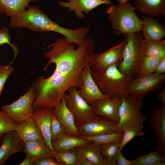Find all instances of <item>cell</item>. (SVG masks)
<instances>
[{"label":"cell","instance_id":"cell-1","mask_svg":"<svg viewBox=\"0 0 165 165\" xmlns=\"http://www.w3.org/2000/svg\"><path fill=\"white\" fill-rule=\"evenodd\" d=\"M94 39L90 36L86 38L77 48L65 38H57L56 41L47 46L51 50L43 55L49 61L43 70L46 71L52 63L55 70L49 77H43L45 86L56 97L62 99L68 89L75 86L80 88L82 86L80 73L82 69L90 63L95 54Z\"/></svg>","mask_w":165,"mask_h":165},{"label":"cell","instance_id":"cell-2","mask_svg":"<svg viewBox=\"0 0 165 165\" xmlns=\"http://www.w3.org/2000/svg\"><path fill=\"white\" fill-rule=\"evenodd\" d=\"M9 24L14 28H26L35 32L53 31L78 46L86 39L87 31L85 27L75 29L64 28L51 20L38 7L29 6L22 13L10 17Z\"/></svg>","mask_w":165,"mask_h":165},{"label":"cell","instance_id":"cell-3","mask_svg":"<svg viewBox=\"0 0 165 165\" xmlns=\"http://www.w3.org/2000/svg\"><path fill=\"white\" fill-rule=\"evenodd\" d=\"M91 74L101 91L110 98L127 96L128 89L134 78L121 72L116 64L99 72L92 70Z\"/></svg>","mask_w":165,"mask_h":165},{"label":"cell","instance_id":"cell-4","mask_svg":"<svg viewBox=\"0 0 165 165\" xmlns=\"http://www.w3.org/2000/svg\"><path fill=\"white\" fill-rule=\"evenodd\" d=\"M136 9L129 2L117 5H109L106 11L107 19L115 33L120 35L141 30L142 20L136 14Z\"/></svg>","mask_w":165,"mask_h":165},{"label":"cell","instance_id":"cell-5","mask_svg":"<svg viewBox=\"0 0 165 165\" xmlns=\"http://www.w3.org/2000/svg\"><path fill=\"white\" fill-rule=\"evenodd\" d=\"M127 43L122 54V60L118 65L120 71L136 78L140 65L145 57L146 42L139 32L126 34Z\"/></svg>","mask_w":165,"mask_h":165},{"label":"cell","instance_id":"cell-6","mask_svg":"<svg viewBox=\"0 0 165 165\" xmlns=\"http://www.w3.org/2000/svg\"><path fill=\"white\" fill-rule=\"evenodd\" d=\"M121 99L119 112V121L116 132H123L126 127L130 126L137 127L142 130L143 123L147 120L141 111L142 99L129 95Z\"/></svg>","mask_w":165,"mask_h":165},{"label":"cell","instance_id":"cell-7","mask_svg":"<svg viewBox=\"0 0 165 165\" xmlns=\"http://www.w3.org/2000/svg\"><path fill=\"white\" fill-rule=\"evenodd\" d=\"M35 97L34 88L31 85L17 100L10 104L2 105L1 108L18 124L31 117L34 111L33 104Z\"/></svg>","mask_w":165,"mask_h":165},{"label":"cell","instance_id":"cell-8","mask_svg":"<svg viewBox=\"0 0 165 165\" xmlns=\"http://www.w3.org/2000/svg\"><path fill=\"white\" fill-rule=\"evenodd\" d=\"M117 125L103 116L94 114L76 125L79 136H91L116 132Z\"/></svg>","mask_w":165,"mask_h":165},{"label":"cell","instance_id":"cell-9","mask_svg":"<svg viewBox=\"0 0 165 165\" xmlns=\"http://www.w3.org/2000/svg\"><path fill=\"white\" fill-rule=\"evenodd\" d=\"M165 81V74L154 72L140 78H134L128 90V95H132L143 99L150 92L157 90Z\"/></svg>","mask_w":165,"mask_h":165},{"label":"cell","instance_id":"cell-10","mask_svg":"<svg viewBox=\"0 0 165 165\" xmlns=\"http://www.w3.org/2000/svg\"><path fill=\"white\" fill-rule=\"evenodd\" d=\"M64 96L66 105L73 114L75 124L94 115L92 106L88 104L78 94L77 88L72 86Z\"/></svg>","mask_w":165,"mask_h":165},{"label":"cell","instance_id":"cell-11","mask_svg":"<svg viewBox=\"0 0 165 165\" xmlns=\"http://www.w3.org/2000/svg\"><path fill=\"white\" fill-rule=\"evenodd\" d=\"M126 43L125 38L103 53H95L90 63L92 71L99 72L104 71L113 64H116L118 66L122 60L123 52Z\"/></svg>","mask_w":165,"mask_h":165},{"label":"cell","instance_id":"cell-12","mask_svg":"<svg viewBox=\"0 0 165 165\" xmlns=\"http://www.w3.org/2000/svg\"><path fill=\"white\" fill-rule=\"evenodd\" d=\"M91 71L90 64L82 70L80 75L82 86L77 92L88 104L92 105L97 100H107L110 98L100 90L92 77Z\"/></svg>","mask_w":165,"mask_h":165},{"label":"cell","instance_id":"cell-13","mask_svg":"<svg viewBox=\"0 0 165 165\" xmlns=\"http://www.w3.org/2000/svg\"><path fill=\"white\" fill-rule=\"evenodd\" d=\"M25 145L15 130L4 133L0 145V165H4L13 154L24 152Z\"/></svg>","mask_w":165,"mask_h":165},{"label":"cell","instance_id":"cell-14","mask_svg":"<svg viewBox=\"0 0 165 165\" xmlns=\"http://www.w3.org/2000/svg\"><path fill=\"white\" fill-rule=\"evenodd\" d=\"M121 101V98L114 97L107 100H97L91 106L95 115L103 116L118 124L119 121V109Z\"/></svg>","mask_w":165,"mask_h":165},{"label":"cell","instance_id":"cell-15","mask_svg":"<svg viewBox=\"0 0 165 165\" xmlns=\"http://www.w3.org/2000/svg\"><path fill=\"white\" fill-rule=\"evenodd\" d=\"M68 2L58 1L59 5L63 8H68L69 11H73L78 19L85 16L83 13L88 14L91 11L102 4L110 5V0H66Z\"/></svg>","mask_w":165,"mask_h":165},{"label":"cell","instance_id":"cell-16","mask_svg":"<svg viewBox=\"0 0 165 165\" xmlns=\"http://www.w3.org/2000/svg\"><path fill=\"white\" fill-rule=\"evenodd\" d=\"M53 114V108L40 109L34 111L31 118L38 126L47 146L54 152L51 134V122Z\"/></svg>","mask_w":165,"mask_h":165},{"label":"cell","instance_id":"cell-17","mask_svg":"<svg viewBox=\"0 0 165 165\" xmlns=\"http://www.w3.org/2000/svg\"><path fill=\"white\" fill-rule=\"evenodd\" d=\"M53 113L64 128L66 134L75 137L79 136L74 116L67 107L63 97L54 107Z\"/></svg>","mask_w":165,"mask_h":165},{"label":"cell","instance_id":"cell-18","mask_svg":"<svg viewBox=\"0 0 165 165\" xmlns=\"http://www.w3.org/2000/svg\"><path fill=\"white\" fill-rule=\"evenodd\" d=\"M151 126L158 138L157 149L165 153V105L162 104L152 112Z\"/></svg>","mask_w":165,"mask_h":165},{"label":"cell","instance_id":"cell-19","mask_svg":"<svg viewBox=\"0 0 165 165\" xmlns=\"http://www.w3.org/2000/svg\"><path fill=\"white\" fill-rule=\"evenodd\" d=\"M141 31L146 42L162 40L165 36V28L158 20L142 16Z\"/></svg>","mask_w":165,"mask_h":165},{"label":"cell","instance_id":"cell-20","mask_svg":"<svg viewBox=\"0 0 165 165\" xmlns=\"http://www.w3.org/2000/svg\"><path fill=\"white\" fill-rule=\"evenodd\" d=\"M24 152L33 162L46 157H52L56 160L55 153L47 146L43 138L25 142Z\"/></svg>","mask_w":165,"mask_h":165},{"label":"cell","instance_id":"cell-21","mask_svg":"<svg viewBox=\"0 0 165 165\" xmlns=\"http://www.w3.org/2000/svg\"><path fill=\"white\" fill-rule=\"evenodd\" d=\"M91 140L79 137H75L65 133L52 142L54 152L66 151L75 148L89 142Z\"/></svg>","mask_w":165,"mask_h":165},{"label":"cell","instance_id":"cell-22","mask_svg":"<svg viewBox=\"0 0 165 165\" xmlns=\"http://www.w3.org/2000/svg\"><path fill=\"white\" fill-rule=\"evenodd\" d=\"M136 9L151 17L165 16V0H135Z\"/></svg>","mask_w":165,"mask_h":165},{"label":"cell","instance_id":"cell-23","mask_svg":"<svg viewBox=\"0 0 165 165\" xmlns=\"http://www.w3.org/2000/svg\"><path fill=\"white\" fill-rule=\"evenodd\" d=\"M15 131L25 142L43 138L38 126L31 117L18 124Z\"/></svg>","mask_w":165,"mask_h":165},{"label":"cell","instance_id":"cell-24","mask_svg":"<svg viewBox=\"0 0 165 165\" xmlns=\"http://www.w3.org/2000/svg\"><path fill=\"white\" fill-rule=\"evenodd\" d=\"M37 0H0V14L10 17L20 14L25 10L29 3Z\"/></svg>","mask_w":165,"mask_h":165},{"label":"cell","instance_id":"cell-25","mask_svg":"<svg viewBox=\"0 0 165 165\" xmlns=\"http://www.w3.org/2000/svg\"><path fill=\"white\" fill-rule=\"evenodd\" d=\"M75 148L81 156L93 165H102L103 159L100 154L98 145L93 142H89Z\"/></svg>","mask_w":165,"mask_h":165},{"label":"cell","instance_id":"cell-26","mask_svg":"<svg viewBox=\"0 0 165 165\" xmlns=\"http://www.w3.org/2000/svg\"><path fill=\"white\" fill-rule=\"evenodd\" d=\"M133 160L134 165H165V153L157 149L148 154L138 156Z\"/></svg>","mask_w":165,"mask_h":165},{"label":"cell","instance_id":"cell-27","mask_svg":"<svg viewBox=\"0 0 165 165\" xmlns=\"http://www.w3.org/2000/svg\"><path fill=\"white\" fill-rule=\"evenodd\" d=\"M164 57L145 56L139 67L136 78H141L154 72L157 66Z\"/></svg>","mask_w":165,"mask_h":165},{"label":"cell","instance_id":"cell-28","mask_svg":"<svg viewBox=\"0 0 165 165\" xmlns=\"http://www.w3.org/2000/svg\"><path fill=\"white\" fill-rule=\"evenodd\" d=\"M145 56L156 57H165V40L146 42Z\"/></svg>","mask_w":165,"mask_h":165},{"label":"cell","instance_id":"cell-29","mask_svg":"<svg viewBox=\"0 0 165 165\" xmlns=\"http://www.w3.org/2000/svg\"><path fill=\"white\" fill-rule=\"evenodd\" d=\"M123 132H114L91 136L79 137L91 140L97 145L116 142H120L123 135Z\"/></svg>","mask_w":165,"mask_h":165},{"label":"cell","instance_id":"cell-30","mask_svg":"<svg viewBox=\"0 0 165 165\" xmlns=\"http://www.w3.org/2000/svg\"><path fill=\"white\" fill-rule=\"evenodd\" d=\"M56 161L61 165H77L80 155L75 148L55 152Z\"/></svg>","mask_w":165,"mask_h":165},{"label":"cell","instance_id":"cell-31","mask_svg":"<svg viewBox=\"0 0 165 165\" xmlns=\"http://www.w3.org/2000/svg\"><path fill=\"white\" fill-rule=\"evenodd\" d=\"M120 142L103 144L98 145L101 156L104 160H115V156L119 149Z\"/></svg>","mask_w":165,"mask_h":165},{"label":"cell","instance_id":"cell-32","mask_svg":"<svg viewBox=\"0 0 165 165\" xmlns=\"http://www.w3.org/2000/svg\"><path fill=\"white\" fill-rule=\"evenodd\" d=\"M123 132V134L119 147L121 151L124 146L134 138L143 135L142 130L134 126H130L126 127Z\"/></svg>","mask_w":165,"mask_h":165},{"label":"cell","instance_id":"cell-33","mask_svg":"<svg viewBox=\"0 0 165 165\" xmlns=\"http://www.w3.org/2000/svg\"><path fill=\"white\" fill-rule=\"evenodd\" d=\"M17 123L8 114L0 111V132L15 130Z\"/></svg>","mask_w":165,"mask_h":165},{"label":"cell","instance_id":"cell-34","mask_svg":"<svg viewBox=\"0 0 165 165\" xmlns=\"http://www.w3.org/2000/svg\"><path fill=\"white\" fill-rule=\"evenodd\" d=\"M65 133L66 132L64 128L53 114L51 124V142Z\"/></svg>","mask_w":165,"mask_h":165},{"label":"cell","instance_id":"cell-35","mask_svg":"<svg viewBox=\"0 0 165 165\" xmlns=\"http://www.w3.org/2000/svg\"><path fill=\"white\" fill-rule=\"evenodd\" d=\"M11 40L9 29L6 27L0 29V46L5 44H9L13 51L14 53V58H15L19 53V51L18 46L11 43Z\"/></svg>","mask_w":165,"mask_h":165},{"label":"cell","instance_id":"cell-36","mask_svg":"<svg viewBox=\"0 0 165 165\" xmlns=\"http://www.w3.org/2000/svg\"><path fill=\"white\" fill-rule=\"evenodd\" d=\"M14 70L13 67L10 65H2L0 68V96L5 84L10 74Z\"/></svg>","mask_w":165,"mask_h":165},{"label":"cell","instance_id":"cell-37","mask_svg":"<svg viewBox=\"0 0 165 165\" xmlns=\"http://www.w3.org/2000/svg\"><path fill=\"white\" fill-rule=\"evenodd\" d=\"M117 165H134L133 160H129L125 157L119 149L116 153L115 157Z\"/></svg>","mask_w":165,"mask_h":165},{"label":"cell","instance_id":"cell-38","mask_svg":"<svg viewBox=\"0 0 165 165\" xmlns=\"http://www.w3.org/2000/svg\"><path fill=\"white\" fill-rule=\"evenodd\" d=\"M34 165H61L54 159L46 157L39 159L33 162Z\"/></svg>","mask_w":165,"mask_h":165},{"label":"cell","instance_id":"cell-39","mask_svg":"<svg viewBox=\"0 0 165 165\" xmlns=\"http://www.w3.org/2000/svg\"><path fill=\"white\" fill-rule=\"evenodd\" d=\"M154 72L163 74L165 73V57H164L157 66Z\"/></svg>","mask_w":165,"mask_h":165},{"label":"cell","instance_id":"cell-40","mask_svg":"<svg viewBox=\"0 0 165 165\" xmlns=\"http://www.w3.org/2000/svg\"><path fill=\"white\" fill-rule=\"evenodd\" d=\"M157 97L158 99L162 102V104L165 105V88L162 90L158 94Z\"/></svg>","mask_w":165,"mask_h":165},{"label":"cell","instance_id":"cell-41","mask_svg":"<svg viewBox=\"0 0 165 165\" xmlns=\"http://www.w3.org/2000/svg\"><path fill=\"white\" fill-rule=\"evenodd\" d=\"M77 165H93L91 163L80 155Z\"/></svg>","mask_w":165,"mask_h":165},{"label":"cell","instance_id":"cell-42","mask_svg":"<svg viewBox=\"0 0 165 165\" xmlns=\"http://www.w3.org/2000/svg\"><path fill=\"white\" fill-rule=\"evenodd\" d=\"M20 165H34L33 162L30 157L27 155L24 160L19 164Z\"/></svg>","mask_w":165,"mask_h":165},{"label":"cell","instance_id":"cell-43","mask_svg":"<svg viewBox=\"0 0 165 165\" xmlns=\"http://www.w3.org/2000/svg\"><path fill=\"white\" fill-rule=\"evenodd\" d=\"M119 3L124 4L128 2L130 0H117Z\"/></svg>","mask_w":165,"mask_h":165},{"label":"cell","instance_id":"cell-44","mask_svg":"<svg viewBox=\"0 0 165 165\" xmlns=\"http://www.w3.org/2000/svg\"><path fill=\"white\" fill-rule=\"evenodd\" d=\"M4 133L0 132V145L1 144L3 134Z\"/></svg>","mask_w":165,"mask_h":165},{"label":"cell","instance_id":"cell-45","mask_svg":"<svg viewBox=\"0 0 165 165\" xmlns=\"http://www.w3.org/2000/svg\"><path fill=\"white\" fill-rule=\"evenodd\" d=\"M2 66V64H1V62L0 61V68Z\"/></svg>","mask_w":165,"mask_h":165}]
</instances>
